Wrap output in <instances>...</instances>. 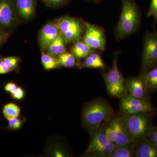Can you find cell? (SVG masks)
Returning a JSON list of instances; mask_svg holds the SVG:
<instances>
[{
    "instance_id": "cell-1",
    "label": "cell",
    "mask_w": 157,
    "mask_h": 157,
    "mask_svg": "<svg viewBox=\"0 0 157 157\" xmlns=\"http://www.w3.org/2000/svg\"><path fill=\"white\" fill-rule=\"evenodd\" d=\"M121 2V13L115 31L116 38L118 40L135 33L140 26L141 19L139 9L133 0Z\"/></svg>"
},
{
    "instance_id": "cell-2",
    "label": "cell",
    "mask_w": 157,
    "mask_h": 157,
    "mask_svg": "<svg viewBox=\"0 0 157 157\" xmlns=\"http://www.w3.org/2000/svg\"><path fill=\"white\" fill-rule=\"evenodd\" d=\"M112 107L106 101L98 99L88 103L82 113L85 126L90 132H95L113 114Z\"/></svg>"
},
{
    "instance_id": "cell-3",
    "label": "cell",
    "mask_w": 157,
    "mask_h": 157,
    "mask_svg": "<svg viewBox=\"0 0 157 157\" xmlns=\"http://www.w3.org/2000/svg\"><path fill=\"white\" fill-rule=\"evenodd\" d=\"M152 113L140 112L123 114L132 145L134 147L141 139L149 136L154 127L152 125Z\"/></svg>"
},
{
    "instance_id": "cell-4",
    "label": "cell",
    "mask_w": 157,
    "mask_h": 157,
    "mask_svg": "<svg viewBox=\"0 0 157 157\" xmlns=\"http://www.w3.org/2000/svg\"><path fill=\"white\" fill-rule=\"evenodd\" d=\"M101 128L117 146L132 145L123 113H113Z\"/></svg>"
},
{
    "instance_id": "cell-5",
    "label": "cell",
    "mask_w": 157,
    "mask_h": 157,
    "mask_svg": "<svg viewBox=\"0 0 157 157\" xmlns=\"http://www.w3.org/2000/svg\"><path fill=\"white\" fill-rule=\"evenodd\" d=\"M118 53L114 55L112 67L104 78L108 94L113 98H120L128 94L125 85V81L117 67Z\"/></svg>"
},
{
    "instance_id": "cell-6",
    "label": "cell",
    "mask_w": 157,
    "mask_h": 157,
    "mask_svg": "<svg viewBox=\"0 0 157 157\" xmlns=\"http://www.w3.org/2000/svg\"><path fill=\"white\" fill-rule=\"evenodd\" d=\"M91 135L90 141L85 155L90 156L109 157L116 145L109 140L101 127Z\"/></svg>"
},
{
    "instance_id": "cell-7",
    "label": "cell",
    "mask_w": 157,
    "mask_h": 157,
    "mask_svg": "<svg viewBox=\"0 0 157 157\" xmlns=\"http://www.w3.org/2000/svg\"><path fill=\"white\" fill-rule=\"evenodd\" d=\"M157 66V32H147L143 40L141 73Z\"/></svg>"
},
{
    "instance_id": "cell-8",
    "label": "cell",
    "mask_w": 157,
    "mask_h": 157,
    "mask_svg": "<svg viewBox=\"0 0 157 157\" xmlns=\"http://www.w3.org/2000/svg\"><path fill=\"white\" fill-rule=\"evenodd\" d=\"M56 24L67 42L71 43L80 39L83 32V26L79 20L69 16L59 18Z\"/></svg>"
},
{
    "instance_id": "cell-9",
    "label": "cell",
    "mask_w": 157,
    "mask_h": 157,
    "mask_svg": "<svg viewBox=\"0 0 157 157\" xmlns=\"http://www.w3.org/2000/svg\"><path fill=\"white\" fill-rule=\"evenodd\" d=\"M120 108L123 114L140 112L152 113L154 108L148 99H139L128 94L120 98Z\"/></svg>"
},
{
    "instance_id": "cell-10",
    "label": "cell",
    "mask_w": 157,
    "mask_h": 157,
    "mask_svg": "<svg viewBox=\"0 0 157 157\" xmlns=\"http://www.w3.org/2000/svg\"><path fill=\"white\" fill-rule=\"evenodd\" d=\"M83 23L85 29L83 41L95 50L104 51L106 45V36L104 30L98 25Z\"/></svg>"
},
{
    "instance_id": "cell-11",
    "label": "cell",
    "mask_w": 157,
    "mask_h": 157,
    "mask_svg": "<svg viewBox=\"0 0 157 157\" xmlns=\"http://www.w3.org/2000/svg\"><path fill=\"white\" fill-rule=\"evenodd\" d=\"M16 10L14 0H0V26L10 28L14 24Z\"/></svg>"
},
{
    "instance_id": "cell-12",
    "label": "cell",
    "mask_w": 157,
    "mask_h": 157,
    "mask_svg": "<svg viewBox=\"0 0 157 157\" xmlns=\"http://www.w3.org/2000/svg\"><path fill=\"white\" fill-rule=\"evenodd\" d=\"M59 29L56 23L48 22L39 32L38 39L39 46L44 50L57 37L60 33Z\"/></svg>"
},
{
    "instance_id": "cell-13",
    "label": "cell",
    "mask_w": 157,
    "mask_h": 157,
    "mask_svg": "<svg viewBox=\"0 0 157 157\" xmlns=\"http://www.w3.org/2000/svg\"><path fill=\"white\" fill-rule=\"evenodd\" d=\"M125 85L129 94L139 99H147L148 92L141 75L128 78Z\"/></svg>"
},
{
    "instance_id": "cell-14",
    "label": "cell",
    "mask_w": 157,
    "mask_h": 157,
    "mask_svg": "<svg viewBox=\"0 0 157 157\" xmlns=\"http://www.w3.org/2000/svg\"><path fill=\"white\" fill-rule=\"evenodd\" d=\"M137 157H157V146L149 137L140 140L135 146Z\"/></svg>"
},
{
    "instance_id": "cell-15",
    "label": "cell",
    "mask_w": 157,
    "mask_h": 157,
    "mask_svg": "<svg viewBox=\"0 0 157 157\" xmlns=\"http://www.w3.org/2000/svg\"><path fill=\"white\" fill-rule=\"evenodd\" d=\"M15 8L23 19L28 20L35 14L36 0H14Z\"/></svg>"
},
{
    "instance_id": "cell-16",
    "label": "cell",
    "mask_w": 157,
    "mask_h": 157,
    "mask_svg": "<svg viewBox=\"0 0 157 157\" xmlns=\"http://www.w3.org/2000/svg\"><path fill=\"white\" fill-rule=\"evenodd\" d=\"M67 41L60 32L57 37L46 47L45 49L47 53L54 56H58L66 52L67 49Z\"/></svg>"
},
{
    "instance_id": "cell-17",
    "label": "cell",
    "mask_w": 157,
    "mask_h": 157,
    "mask_svg": "<svg viewBox=\"0 0 157 157\" xmlns=\"http://www.w3.org/2000/svg\"><path fill=\"white\" fill-rule=\"evenodd\" d=\"M148 92L157 90V66L140 74Z\"/></svg>"
},
{
    "instance_id": "cell-18",
    "label": "cell",
    "mask_w": 157,
    "mask_h": 157,
    "mask_svg": "<svg viewBox=\"0 0 157 157\" xmlns=\"http://www.w3.org/2000/svg\"><path fill=\"white\" fill-rule=\"evenodd\" d=\"M94 51V49L90 47L83 40L80 39L75 42L72 48V53L76 59L84 58Z\"/></svg>"
},
{
    "instance_id": "cell-19",
    "label": "cell",
    "mask_w": 157,
    "mask_h": 157,
    "mask_svg": "<svg viewBox=\"0 0 157 157\" xmlns=\"http://www.w3.org/2000/svg\"><path fill=\"white\" fill-rule=\"evenodd\" d=\"M82 63V67L90 69H105V65L99 54L94 52L84 58Z\"/></svg>"
},
{
    "instance_id": "cell-20",
    "label": "cell",
    "mask_w": 157,
    "mask_h": 157,
    "mask_svg": "<svg viewBox=\"0 0 157 157\" xmlns=\"http://www.w3.org/2000/svg\"><path fill=\"white\" fill-rule=\"evenodd\" d=\"M136 157L135 147L132 145L116 146L109 157Z\"/></svg>"
},
{
    "instance_id": "cell-21",
    "label": "cell",
    "mask_w": 157,
    "mask_h": 157,
    "mask_svg": "<svg viewBox=\"0 0 157 157\" xmlns=\"http://www.w3.org/2000/svg\"><path fill=\"white\" fill-rule=\"evenodd\" d=\"M58 62L60 66L66 68H72L77 65L76 58L73 53L65 52L57 57Z\"/></svg>"
},
{
    "instance_id": "cell-22",
    "label": "cell",
    "mask_w": 157,
    "mask_h": 157,
    "mask_svg": "<svg viewBox=\"0 0 157 157\" xmlns=\"http://www.w3.org/2000/svg\"><path fill=\"white\" fill-rule=\"evenodd\" d=\"M20 112L21 109L19 106L14 103L6 104L3 107V115L8 121L18 117Z\"/></svg>"
},
{
    "instance_id": "cell-23",
    "label": "cell",
    "mask_w": 157,
    "mask_h": 157,
    "mask_svg": "<svg viewBox=\"0 0 157 157\" xmlns=\"http://www.w3.org/2000/svg\"><path fill=\"white\" fill-rule=\"evenodd\" d=\"M41 60L43 67L46 70H51L57 68L59 66L57 59L49 54L43 53Z\"/></svg>"
},
{
    "instance_id": "cell-24",
    "label": "cell",
    "mask_w": 157,
    "mask_h": 157,
    "mask_svg": "<svg viewBox=\"0 0 157 157\" xmlns=\"http://www.w3.org/2000/svg\"><path fill=\"white\" fill-rule=\"evenodd\" d=\"M2 59L12 71L17 69L20 62V59L16 56L4 57Z\"/></svg>"
},
{
    "instance_id": "cell-25",
    "label": "cell",
    "mask_w": 157,
    "mask_h": 157,
    "mask_svg": "<svg viewBox=\"0 0 157 157\" xmlns=\"http://www.w3.org/2000/svg\"><path fill=\"white\" fill-rule=\"evenodd\" d=\"M43 3L51 8H58L65 5L69 0H42Z\"/></svg>"
},
{
    "instance_id": "cell-26",
    "label": "cell",
    "mask_w": 157,
    "mask_h": 157,
    "mask_svg": "<svg viewBox=\"0 0 157 157\" xmlns=\"http://www.w3.org/2000/svg\"><path fill=\"white\" fill-rule=\"evenodd\" d=\"M23 124V121L18 117L9 120L8 128L11 130H16L20 128Z\"/></svg>"
},
{
    "instance_id": "cell-27",
    "label": "cell",
    "mask_w": 157,
    "mask_h": 157,
    "mask_svg": "<svg viewBox=\"0 0 157 157\" xmlns=\"http://www.w3.org/2000/svg\"><path fill=\"white\" fill-rule=\"evenodd\" d=\"M147 16L154 17L155 21L157 20V0H151L150 6Z\"/></svg>"
},
{
    "instance_id": "cell-28",
    "label": "cell",
    "mask_w": 157,
    "mask_h": 157,
    "mask_svg": "<svg viewBox=\"0 0 157 157\" xmlns=\"http://www.w3.org/2000/svg\"><path fill=\"white\" fill-rule=\"evenodd\" d=\"M25 95L23 90L20 87H17L15 92L11 95L12 98L16 100H20L23 99Z\"/></svg>"
},
{
    "instance_id": "cell-29",
    "label": "cell",
    "mask_w": 157,
    "mask_h": 157,
    "mask_svg": "<svg viewBox=\"0 0 157 157\" xmlns=\"http://www.w3.org/2000/svg\"><path fill=\"white\" fill-rule=\"evenodd\" d=\"M17 86L13 82H10L7 83L5 86V90L8 92L10 93L11 95L13 94L17 89Z\"/></svg>"
},
{
    "instance_id": "cell-30",
    "label": "cell",
    "mask_w": 157,
    "mask_h": 157,
    "mask_svg": "<svg viewBox=\"0 0 157 157\" xmlns=\"http://www.w3.org/2000/svg\"><path fill=\"white\" fill-rule=\"evenodd\" d=\"M11 70L3 62L2 59H0V74H4L11 72Z\"/></svg>"
},
{
    "instance_id": "cell-31",
    "label": "cell",
    "mask_w": 157,
    "mask_h": 157,
    "mask_svg": "<svg viewBox=\"0 0 157 157\" xmlns=\"http://www.w3.org/2000/svg\"><path fill=\"white\" fill-rule=\"evenodd\" d=\"M148 137L157 146V127H153Z\"/></svg>"
},
{
    "instance_id": "cell-32",
    "label": "cell",
    "mask_w": 157,
    "mask_h": 157,
    "mask_svg": "<svg viewBox=\"0 0 157 157\" xmlns=\"http://www.w3.org/2000/svg\"><path fill=\"white\" fill-rule=\"evenodd\" d=\"M8 37V34L7 33L0 30V45L5 42Z\"/></svg>"
},
{
    "instance_id": "cell-33",
    "label": "cell",
    "mask_w": 157,
    "mask_h": 157,
    "mask_svg": "<svg viewBox=\"0 0 157 157\" xmlns=\"http://www.w3.org/2000/svg\"><path fill=\"white\" fill-rule=\"evenodd\" d=\"M89 1H92V2H94L98 3L101 2V0H89Z\"/></svg>"
}]
</instances>
